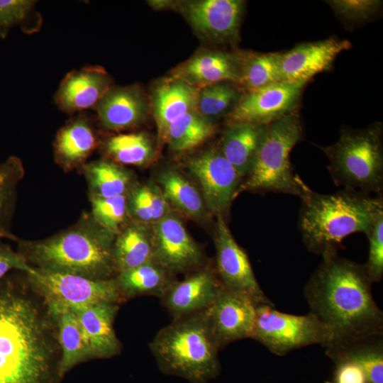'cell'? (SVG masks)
<instances>
[{
  "label": "cell",
  "instance_id": "1",
  "mask_svg": "<svg viewBox=\"0 0 383 383\" xmlns=\"http://www.w3.org/2000/svg\"><path fill=\"white\" fill-rule=\"evenodd\" d=\"M61 350L52 305L15 270L0 281V383H57Z\"/></svg>",
  "mask_w": 383,
  "mask_h": 383
},
{
  "label": "cell",
  "instance_id": "2",
  "mask_svg": "<svg viewBox=\"0 0 383 383\" xmlns=\"http://www.w3.org/2000/svg\"><path fill=\"white\" fill-rule=\"evenodd\" d=\"M372 283L364 265L338 253L323 257L304 295L310 312L333 330L330 345L382 335L383 313L373 299Z\"/></svg>",
  "mask_w": 383,
  "mask_h": 383
},
{
  "label": "cell",
  "instance_id": "3",
  "mask_svg": "<svg viewBox=\"0 0 383 383\" xmlns=\"http://www.w3.org/2000/svg\"><path fill=\"white\" fill-rule=\"evenodd\" d=\"M115 235L84 213L68 228L38 240L17 238V252L41 270L94 279L114 277L112 248Z\"/></svg>",
  "mask_w": 383,
  "mask_h": 383
},
{
  "label": "cell",
  "instance_id": "4",
  "mask_svg": "<svg viewBox=\"0 0 383 383\" xmlns=\"http://www.w3.org/2000/svg\"><path fill=\"white\" fill-rule=\"evenodd\" d=\"M299 228L306 248L322 257L338 253L344 238L370 234L383 213V196L343 188L331 194L310 189L302 199Z\"/></svg>",
  "mask_w": 383,
  "mask_h": 383
},
{
  "label": "cell",
  "instance_id": "5",
  "mask_svg": "<svg viewBox=\"0 0 383 383\" xmlns=\"http://www.w3.org/2000/svg\"><path fill=\"white\" fill-rule=\"evenodd\" d=\"M160 371L190 383H208L221 372V349L206 309L176 319L158 331L149 344Z\"/></svg>",
  "mask_w": 383,
  "mask_h": 383
},
{
  "label": "cell",
  "instance_id": "6",
  "mask_svg": "<svg viewBox=\"0 0 383 383\" xmlns=\"http://www.w3.org/2000/svg\"><path fill=\"white\" fill-rule=\"evenodd\" d=\"M302 127L299 116L289 113L267 125L251 169L242 180L241 192L284 193L302 199L310 188L293 173L290 152L301 140Z\"/></svg>",
  "mask_w": 383,
  "mask_h": 383
},
{
  "label": "cell",
  "instance_id": "7",
  "mask_svg": "<svg viewBox=\"0 0 383 383\" xmlns=\"http://www.w3.org/2000/svg\"><path fill=\"white\" fill-rule=\"evenodd\" d=\"M337 186L382 195V126L376 122L363 129L344 128L334 144L320 147Z\"/></svg>",
  "mask_w": 383,
  "mask_h": 383
},
{
  "label": "cell",
  "instance_id": "8",
  "mask_svg": "<svg viewBox=\"0 0 383 383\" xmlns=\"http://www.w3.org/2000/svg\"><path fill=\"white\" fill-rule=\"evenodd\" d=\"M277 355L313 344L325 348L333 340L331 328L309 313L297 316L282 313L272 305L255 306V318L250 336Z\"/></svg>",
  "mask_w": 383,
  "mask_h": 383
},
{
  "label": "cell",
  "instance_id": "9",
  "mask_svg": "<svg viewBox=\"0 0 383 383\" xmlns=\"http://www.w3.org/2000/svg\"><path fill=\"white\" fill-rule=\"evenodd\" d=\"M26 274L33 287L50 303L79 308L101 303L120 305L124 302L116 276L106 279H94L33 266Z\"/></svg>",
  "mask_w": 383,
  "mask_h": 383
},
{
  "label": "cell",
  "instance_id": "10",
  "mask_svg": "<svg viewBox=\"0 0 383 383\" xmlns=\"http://www.w3.org/2000/svg\"><path fill=\"white\" fill-rule=\"evenodd\" d=\"M185 165L199 184L210 213L216 216L226 214L243 179L221 151L206 150L187 159Z\"/></svg>",
  "mask_w": 383,
  "mask_h": 383
},
{
  "label": "cell",
  "instance_id": "11",
  "mask_svg": "<svg viewBox=\"0 0 383 383\" xmlns=\"http://www.w3.org/2000/svg\"><path fill=\"white\" fill-rule=\"evenodd\" d=\"M216 273L224 288L250 299L255 306L272 305L260 287L244 250L232 235L224 217L216 216Z\"/></svg>",
  "mask_w": 383,
  "mask_h": 383
},
{
  "label": "cell",
  "instance_id": "12",
  "mask_svg": "<svg viewBox=\"0 0 383 383\" xmlns=\"http://www.w3.org/2000/svg\"><path fill=\"white\" fill-rule=\"evenodd\" d=\"M304 85L277 82L247 91L228 116V123L267 125L292 113Z\"/></svg>",
  "mask_w": 383,
  "mask_h": 383
},
{
  "label": "cell",
  "instance_id": "13",
  "mask_svg": "<svg viewBox=\"0 0 383 383\" xmlns=\"http://www.w3.org/2000/svg\"><path fill=\"white\" fill-rule=\"evenodd\" d=\"M179 4V10L201 36L219 43L237 40L244 9L243 1L200 0Z\"/></svg>",
  "mask_w": 383,
  "mask_h": 383
},
{
  "label": "cell",
  "instance_id": "14",
  "mask_svg": "<svg viewBox=\"0 0 383 383\" xmlns=\"http://www.w3.org/2000/svg\"><path fill=\"white\" fill-rule=\"evenodd\" d=\"M154 260L172 274L200 268L202 252L182 222L168 214L155 222L152 232Z\"/></svg>",
  "mask_w": 383,
  "mask_h": 383
},
{
  "label": "cell",
  "instance_id": "15",
  "mask_svg": "<svg viewBox=\"0 0 383 383\" xmlns=\"http://www.w3.org/2000/svg\"><path fill=\"white\" fill-rule=\"evenodd\" d=\"M350 48V41L336 38L299 44L280 54L281 82L304 86L316 74L328 70L336 57Z\"/></svg>",
  "mask_w": 383,
  "mask_h": 383
},
{
  "label": "cell",
  "instance_id": "16",
  "mask_svg": "<svg viewBox=\"0 0 383 383\" xmlns=\"http://www.w3.org/2000/svg\"><path fill=\"white\" fill-rule=\"evenodd\" d=\"M213 335L221 348L250 338L255 318V305L248 298L225 288L206 309Z\"/></svg>",
  "mask_w": 383,
  "mask_h": 383
},
{
  "label": "cell",
  "instance_id": "17",
  "mask_svg": "<svg viewBox=\"0 0 383 383\" xmlns=\"http://www.w3.org/2000/svg\"><path fill=\"white\" fill-rule=\"evenodd\" d=\"M224 287L216 271L199 268L180 282H174L160 297L173 319L208 309Z\"/></svg>",
  "mask_w": 383,
  "mask_h": 383
},
{
  "label": "cell",
  "instance_id": "18",
  "mask_svg": "<svg viewBox=\"0 0 383 383\" xmlns=\"http://www.w3.org/2000/svg\"><path fill=\"white\" fill-rule=\"evenodd\" d=\"M112 79L104 68L87 66L67 73L55 94L57 107L69 114L94 109L111 88Z\"/></svg>",
  "mask_w": 383,
  "mask_h": 383
},
{
  "label": "cell",
  "instance_id": "19",
  "mask_svg": "<svg viewBox=\"0 0 383 383\" xmlns=\"http://www.w3.org/2000/svg\"><path fill=\"white\" fill-rule=\"evenodd\" d=\"M96 121L104 129L122 131L136 127L147 117L148 104L136 84L112 87L95 108Z\"/></svg>",
  "mask_w": 383,
  "mask_h": 383
},
{
  "label": "cell",
  "instance_id": "20",
  "mask_svg": "<svg viewBox=\"0 0 383 383\" xmlns=\"http://www.w3.org/2000/svg\"><path fill=\"white\" fill-rule=\"evenodd\" d=\"M98 145V133L89 114H74L56 134L55 160L66 172L81 169Z\"/></svg>",
  "mask_w": 383,
  "mask_h": 383
},
{
  "label": "cell",
  "instance_id": "21",
  "mask_svg": "<svg viewBox=\"0 0 383 383\" xmlns=\"http://www.w3.org/2000/svg\"><path fill=\"white\" fill-rule=\"evenodd\" d=\"M119 306L101 303L71 308L79 321L93 359L111 358L121 352L122 345L113 328Z\"/></svg>",
  "mask_w": 383,
  "mask_h": 383
},
{
  "label": "cell",
  "instance_id": "22",
  "mask_svg": "<svg viewBox=\"0 0 383 383\" xmlns=\"http://www.w3.org/2000/svg\"><path fill=\"white\" fill-rule=\"evenodd\" d=\"M171 77L200 89L227 81L239 84V57L220 51L202 52L177 67Z\"/></svg>",
  "mask_w": 383,
  "mask_h": 383
},
{
  "label": "cell",
  "instance_id": "23",
  "mask_svg": "<svg viewBox=\"0 0 383 383\" xmlns=\"http://www.w3.org/2000/svg\"><path fill=\"white\" fill-rule=\"evenodd\" d=\"M200 89L170 77L153 91L152 107L159 135L165 138L168 128L187 112L196 109Z\"/></svg>",
  "mask_w": 383,
  "mask_h": 383
},
{
  "label": "cell",
  "instance_id": "24",
  "mask_svg": "<svg viewBox=\"0 0 383 383\" xmlns=\"http://www.w3.org/2000/svg\"><path fill=\"white\" fill-rule=\"evenodd\" d=\"M267 125L228 123L221 138V151L243 179L250 172Z\"/></svg>",
  "mask_w": 383,
  "mask_h": 383
},
{
  "label": "cell",
  "instance_id": "25",
  "mask_svg": "<svg viewBox=\"0 0 383 383\" xmlns=\"http://www.w3.org/2000/svg\"><path fill=\"white\" fill-rule=\"evenodd\" d=\"M50 304L57 318L61 350L59 374L62 378L76 365L93 359V356L74 311L65 305Z\"/></svg>",
  "mask_w": 383,
  "mask_h": 383
},
{
  "label": "cell",
  "instance_id": "26",
  "mask_svg": "<svg viewBox=\"0 0 383 383\" xmlns=\"http://www.w3.org/2000/svg\"><path fill=\"white\" fill-rule=\"evenodd\" d=\"M142 224L132 222L116 235L112 255L116 274L155 261L152 233Z\"/></svg>",
  "mask_w": 383,
  "mask_h": 383
},
{
  "label": "cell",
  "instance_id": "27",
  "mask_svg": "<svg viewBox=\"0 0 383 383\" xmlns=\"http://www.w3.org/2000/svg\"><path fill=\"white\" fill-rule=\"evenodd\" d=\"M172 273L152 261L121 272L115 277L123 301L150 295L161 297L175 282Z\"/></svg>",
  "mask_w": 383,
  "mask_h": 383
},
{
  "label": "cell",
  "instance_id": "28",
  "mask_svg": "<svg viewBox=\"0 0 383 383\" xmlns=\"http://www.w3.org/2000/svg\"><path fill=\"white\" fill-rule=\"evenodd\" d=\"M382 336L357 342L330 345L326 354L334 363L350 362L363 372L366 383H383V346Z\"/></svg>",
  "mask_w": 383,
  "mask_h": 383
},
{
  "label": "cell",
  "instance_id": "29",
  "mask_svg": "<svg viewBox=\"0 0 383 383\" xmlns=\"http://www.w3.org/2000/svg\"><path fill=\"white\" fill-rule=\"evenodd\" d=\"M81 170L87 182L89 198L127 195L132 189L131 173L107 158L87 162Z\"/></svg>",
  "mask_w": 383,
  "mask_h": 383
},
{
  "label": "cell",
  "instance_id": "30",
  "mask_svg": "<svg viewBox=\"0 0 383 383\" xmlns=\"http://www.w3.org/2000/svg\"><path fill=\"white\" fill-rule=\"evenodd\" d=\"M25 174L22 161L11 156L0 162V240L15 241L18 237L11 228L14 216L18 189Z\"/></svg>",
  "mask_w": 383,
  "mask_h": 383
},
{
  "label": "cell",
  "instance_id": "31",
  "mask_svg": "<svg viewBox=\"0 0 383 383\" xmlns=\"http://www.w3.org/2000/svg\"><path fill=\"white\" fill-rule=\"evenodd\" d=\"M101 145L107 159L121 165H145L155 152L150 138L141 132L112 135Z\"/></svg>",
  "mask_w": 383,
  "mask_h": 383
},
{
  "label": "cell",
  "instance_id": "32",
  "mask_svg": "<svg viewBox=\"0 0 383 383\" xmlns=\"http://www.w3.org/2000/svg\"><path fill=\"white\" fill-rule=\"evenodd\" d=\"M214 131L213 123L194 109L174 122L168 128L164 140L173 151L184 152L203 143Z\"/></svg>",
  "mask_w": 383,
  "mask_h": 383
},
{
  "label": "cell",
  "instance_id": "33",
  "mask_svg": "<svg viewBox=\"0 0 383 383\" xmlns=\"http://www.w3.org/2000/svg\"><path fill=\"white\" fill-rule=\"evenodd\" d=\"M158 182L167 201L190 217L199 218L204 216L206 206L201 196L179 172L172 170L164 171Z\"/></svg>",
  "mask_w": 383,
  "mask_h": 383
},
{
  "label": "cell",
  "instance_id": "34",
  "mask_svg": "<svg viewBox=\"0 0 383 383\" xmlns=\"http://www.w3.org/2000/svg\"><path fill=\"white\" fill-rule=\"evenodd\" d=\"M280 53L250 54L239 57L240 82L247 91L281 82Z\"/></svg>",
  "mask_w": 383,
  "mask_h": 383
},
{
  "label": "cell",
  "instance_id": "35",
  "mask_svg": "<svg viewBox=\"0 0 383 383\" xmlns=\"http://www.w3.org/2000/svg\"><path fill=\"white\" fill-rule=\"evenodd\" d=\"M35 1L0 0V37L5 38L15 26L21 27L27 34L40 29L42 17L35 9Z\"/></svg>",
  "mask_w": 383,
  "mask_h": 383
},
{
  "label": "cell",
  "instance_id": "36",
  "mask_svg": "<svg viewBox=\"0 0 383 383\" xmlns=\"http://www.w3.org/2000/svg\"><path fill=\"white\" fill-rule=\"evenodd\" d=\"M127 195L89 198L91 214L100 226L115 236L126 226L129 216Z\"/></svg>",
  "mask_w": 383,
  "mask_h": 383
},
{
  "label": "cell",
  "instance_id": "37",
  "mask_svg": "<svg viewBox=\"0 0 383 383\" xmlns=\"http://www.w3.org/2000/svg\"><path fill=\"white\" fill-rule=\"evenodd\" d=\"M238 99V91L232 85L223 82L215 84L200 89L196 110L207 118L216 116L236 104Z\"/></svg>",
  "mask_w": 383,
  "mask_h": 383
},
{
  "label": "cell",
  "instance_id": "38",
  "mask_svg": "<svg viewBox=\"0 0 383 383\" xmlns=\"http://www.w3.org/2000/svg\"><path fill=\"white\" fill-rule=\"evenodd\" d=\"M367 237L369 256L364 265L372 282H379L383 277V213L378 216Z\"/></svg>",
  "mask_w": 383,
  "mask_h": 383
},
{
  "label": "cell",
  "instance_id": "39",
  "mask_svg": "<svg viewBox=\"0 0 383 383\" xmlns=\"http://www.w3.org/2000/svg\"><path fill=\"white\" fill-rule=\"evenodd\" d=\"M335 12L350 21H363L374 15L381 1L374 0H333L328 1Z\"/></svg>",
  "mask_w": 383,
  "mask_h": 383
},
{
  "label": "cell",
  "instance_id": "40",
  "mask_svg": "<svg viewBox=\"0 0 383 383\" xmlns=\"http://www.w3.org/2000/svg\"><path fill=\"white\" fill-rule=\"evenodd\" d=\"M31 268L25 259L11 245L0 240V281L15 270L28 272Z\"/></svg>",
  "mask_w": 383,
  "mask_h": 383
},
{
  "label": "cell",
  "instance_id": "41",
  "mask_svg": "<svg viewBox=\"0 0 383 383\" xmlns=\"http://www.w3.org/2000/svg\"><path fill=\"white\" fill-rule=\"evenodd\" d=\"M140 187L147 205L151 212L152 221L156 222L168 215V201L162 190L154 184Z\"/></svg>",
  "mask_w": 383,
  "mask_h": 383
},
{
  "label": "cell",
  "instance_id": "42",
  "mask_svg": "<svg viewBox=\"0 0 383 383\" xmlns=\"http://www.w3.org/2000/svg\"><path fill=\"white\" fill-rule=\"evenodd\" d=\"M335 365L334 381L332 383H366L363 372L354 363L343 361Z\"/></svg>",
  "mask_w": 383,
  "mask_h": 383
},
{
  "label": "cell",
  "instance_id": "43",
  "mask_svg": "<svg viewBox=\"0 0 383 383\" xmlns=\"http://www.w3.org/2000/svg\"><path fill=\"white\" fill-rule=\"evenodd\" d=\"M326 383H332V382H326Z\"/></svg>",
  "mask_w": 383,
  "mask_h": 383
}]
</instances>
